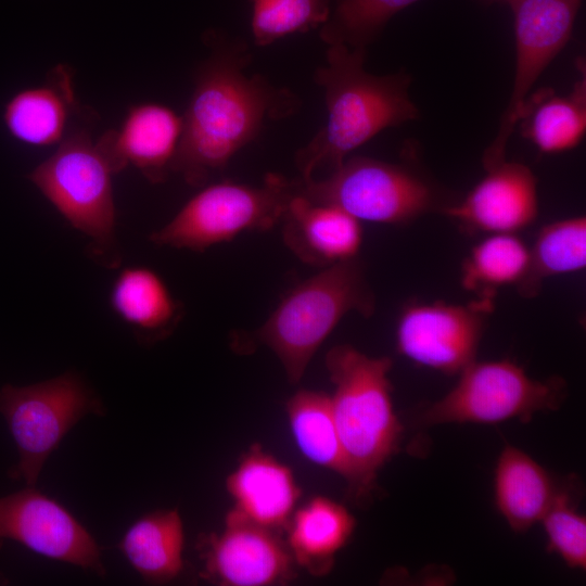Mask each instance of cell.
Returning <instances> with one entry per match:
<instances>
[{"label": "cell", "mask_w": 586, "mask_h": 586, "mask_svg": "<svg viewBox=\"0 0 586 586\" xmlns=\"http://www.w3.org/2000/svg\"><path fill=\"white\" fill-rule=\"evenodd\" d=\"M204 40L209 54L198 68L171 164V173L196 188L225 169L266 122L289 117L301 107L290 89L259 74L245 75L252 53L243 39L208 30Z\"/></svg>", "instance_id": "1"}, {"label": "cell", "mask_w": 586, "mask_h": 586, "mask_svg": "<svg viewBox=\"0 0 586 586\" xmlns=\"http://www.w3.org/2000/svg\"><path fill=\"white\" fill-rule=\"evenodd\" d=\"M366 58L365 49L328 46L326 64L314 75L324 92L327 122L295 153L300 178H313L319 168L333 171L351 152L382 130L420 117L409 93L410 74L405 69L371 74L365 68Z\"/></svg>", "instance_id": "2"}, {"label": "cell", "mask_w": 586, "mask_h": 586, "mask_svg": "<svg viewBox=\"0 0 586 586\" xmlns=\"http://www.w3.org/2000/svg\"><path fill=\"white\" fill-rule=\"evenodd\" d=\"M392 365L390 357H371L348 344L333 346L326 356L332 412L348 467L346 482L358 500L370 495L403 435L392 400Z\"/></svg>", "instance_id": "3"}, {"label": "cell", "mask_w": 586, "mask_h": 586, "mask_svg": "<svg viewBox=\"0 0 586 586\" xmlns=\"http://www.w3.org/2000/svg\"><path fill=\"white\" fill-rule=\"evenodd\" d=\"M110 138V130L93 140L87 128H75L28 179L73 228L86 235L90 257L115 269L122 254L116 238L113 176L120 169Z\"/></svg>", "instance_id": "4"}, {"label": "cell", "mask_w": 586, "mask_h": 586, "mask_svg": "<svg viewBox=\"0 0 586 586\" xmlns=\"http://www.w3.org/2000/svg\"><path fill=\"white\" fill-rule=\"evenodd\" d=\"M375 308L365 267L357 258L321 268L292 288L255 332L278 357L290 383H297L339 322Z\"/></svg>", "instance_id": "5"}, {"label": "cell", "mask_w": 586, "mask_h": 586, "mask_svg": "<svg viewBox=\"0 0 586 586\" xmlns=\"http://www.w3.org/2000/svg\"><path fill=\"white\" fill-rule=\"evenodd\" d=\"M295 179L297 193L337 206L359 221L406 225L453 203L410 164L367 156L346 158L322 179Z\"/></svg>", "instance_id": "6"}, {"label": "cell", "mask_w": 586, "mask_h": 586, "mask_svg": "<svg viewBox=\"0 0 586 586\" xmlns=\"http://www.w3.org/2000/svg\"><path fill=\"white\" fill-rule=\"evenodd\" d=\"M296 192L295 178L273 173L259 186L231 181L204 186L149 239L162 246L204 252L243 232L272 229Z\"/></svg>", "instance_id": "7"}, {"label": "cell", "mask_w": 586, "mask_h": 586, "mask_svg": "<svg viewBox=\"0 0 586 586\" xmlns=\"http://www.w3.org/2000/svg\"><path fill=\"white\" fill-rule=\"evenodd\" d=\"M0 413L15 442L18 461L10 476L36 486L44 462L85 417H103L105 406L75 371L25 386L0 388Z\"/></svg>", "instance_id": "8"}, {"label": "cell", "mask_w": 586, "mask_h": 586, "mask_svg": "<svg viewBox=\"0 0 586 586\" xmlns=\"http://www.w3.org/2000/svg\"><path fill=\"white\" fill-rule=\"evenodd\" d=\"M566 395L562 378H531L509 359L472 361L459 372L458 382L442 398L429 405L419 423L493 424L517 419L528 422L537 412L558 409Z\"/></svg>", "instance_id": "9"}, {"label": "cell", "mask_w": 586, "mask_h": 586, "mask_svg": "<svg viewBox=\"0 0 586 586\" xmlns=\"http://www.w3.org/2000/svg\"><path fill=\"white\" fill-rule=\"evenodd\" d=\"M583 0H511L515 68L511 95L482 162L488 168L506 160L510 136L533 86L566 46Z\"/></svg>", "instance_id": "10"}, {"label": "cell", "mask_w": 586, "mask_h": 586, "mask_svg": "<svg viewBox=\"0 0 586 586\" xmlns=\"http://www.w3.org/2000/svg\"><path fill=\"white\" fill-rule=\"evenodd\" d=\"M5 540L101 578L106 575L93 536L64 506L36 486L0 497V548Z\"/></svg>", "instance_id": "11"}, {"label": "cell", "mask_w": 586, "mask_h": 586, "mask_svg": "<svg viewBox=\"0 0 586 586\" xmlns=\"http://www.w3.org/2000/svg\"><path fill=\"white\" fill-rule=\"evenodd\" d=\"M492 310L477 301L468 305L409 304L397 321V351L417 365L446 374L459 373L475 360Z\"/></svg>", "instance_id": "12"}, {"label": "cell", "mask_w": 586, "mask_h": 586, "mask_svg": "<svg viewBox=\"0 0 586 586\" xmlns=\"http://www.w3.org/2000/svg\"><path fill=\"white\" fill-rule=\"evenodd\" d=\"M199 548L201 576L225 586L283 585L294 577V560L277 531L259 525L234 509L220 533L204 535Z\"/></svg>", "instance_id": "13"}, {"label": "cell", "mask_w": 586, "mask_h": 586, "mask_svg": "<svg viewBox=\"0 0 586 586\" xmlns=\"http://www.w3.org/2000/svg\"><path fill=\"white\" fill-rule=\"evenodd\" d=\"M462 199L442 209L463 229L487 234L517 233L538 215L537 179L530 167L504 160Z\"/></svg>", "instance_id": "14"}, {"label": "cell", "mask_w": 586, "mask_h": 586, "mask_svg": "<svg viewBox=\"0 0 586 586\" xmlns=\"http://www.w3.org/2000/svg\"><path fill=\"white\" fill-rule=\"evenodd\" d=\"M280 222L285 246L303 263L321 268L357 258L364 241L357 218L297 192Z\"/></svg>", "instance_id": "15"}, {"label": "cell", "mask_w": 586, "mask_h": 586, "mask_svg": "<svg viewBox=\"0 0 586 586\" xmlns=\"http://www.w3.org/2000/svg\"><path fill=\"white\" fill-rule=\"evenodd\" d=\"M80 113L72 68L58 64L46 81L16 92L4 105L3 123L17 141L37 148L59 145Z\"/></svg>", "instance_id": "16"}, {"label": "cell", "mask_w": 586, "mask_h": 586, "mask_svg": "<svg viewBox=\"0 0 586 586\" xmlns=\"http://www.w3.org/2000/svg\"><path fill=\"white\" fill-rule=\"evenodd\" d=\"M226 487L235 511L277 532L286 527L301 496L292 470L259 445L242 456Z\"/></svg>", "instance_id": "17"}, {"label": "cell", "mask_w": 586, "mask_h": 586, "mask_svg": "<svg viewBox=\"0 0 586 586\" xmlns=\"http://www.w3.org/2000/svg\"><path fill=\"white\" fill-rule=\"evenodd\" d=\"M182 132V116L163 104L144 102L129 107L113 149L123 169L135 166L152 183L165 181Z\"/></svg>", "instance_id": "18"}, {"label": "cell", "mask_w": 586, "mask_h": 586, "mask_svg": "<svg viewBox=\"0 0 586 586\" xmlns=\"http://www.w3.org/2000/svg\"><path fill=\"white\" fill-rule=\"evenodd\" d=\"M110 302L116 315L144 344L169 336L184 311L163 278L143 266L119 271L111 289Z\"/></svg>", "instance_id": "19"}, {"label": "cell", "mask_w": 586, "mask_h": 586, "mask_svg": "<svg viewBox=\"0 0 586 586\" xmlns=\"http://www.w3.org/2000/svg\"><path fill=\"white\" fill-rule=\"evenodd\" d=\"M558 488L548 471L530 455L505 445L494 471V501L513 532H526L540 522Z\"/></svg>", "instance_id": "20"}, {"label": "cell", "mask_w": 586, "mask_h": 586, "mask_svg": "<svg viewBox=\"0 0 586 586\" xmlns=\"http://www.w3.org/2000/svg\"><path fill=\"white\" fill-rule=\"evenodd\" d=\"M355 526V518L343 505L316 496L294 510L285 527L286 546L294 563L311 575L322 576L331 571Z\"/></svg>", "instance_id": "21"}, {"label": "cell", "mask_w": 586, "mask_h": 586, "mask_svg": "<svg viewBox=\"0 0 586 586\" xmlns=\"http://www.w3.org/2000/svg\"><path fill=\"white\" fill-rule=\"evenodd\" d=\"M519 124L522 137L543 154L562 153L577 146L586 132L585 76L568 95H558L549 88L530 94Z\"/></svg>", "instance_id": "22"}, {"label": "cell", "mask_w": 586, "mask_h": 586, "mask_svg": "<svg viewBox=\"0 0 586 586\" xmlns=\"http://www.w3.org/2000/svg\"><path fill=\"white\" fill-rule=\"evenodd\" d=\"M183 540L178 509L155 510L138 519L117 547L145 582L160 584L181 573Z\"/></svg>", "instance_id": "23"}, {"label": "cell", "mask_w": 586, "mask_h": 586, "mask_svg": "<svg viewBox=\"0 0 586 586\" xmlns=\"http://www.w3.org/2000/svg\"><path fill=\"white\" fill-rule=\"evenodd\" d=\"M530 265V247L515 233L488 234L475 244L462 263L461 285L475 301L494 308L498 290L517 288Z\"/></svg>", "instance_id": "24"}, {"label": "cell", "mask_w": 586, "mask_h": 586, "mask_svg": "<svg viewBox=\"0 0 586 586\" xmlns=\"http://www.w3.org/2000/svg\"><path fill=\"white\" fill-rule=\"evenodd\" d=\"M291 432L311 462L348 480V467L335 425L331 398L324 392L301 390L286 403Z\"/></svg>", "instance_id": "25"}, {"label": "cell", "mask_w": 586, "mask_h": 586, "mask_svg": "<svg viewBox=\"0 0 586 586\" xmlns=\"http://www.w3.org/2000/svg\"><path fill=\"white\" fill-rule=\"evenodd\" d=\"M585 266V216L550 222L540 229L530 249L528 270L518 291L532 297L547 278L577 272Z\"/></svg>", "instance_id": "26"}, {"label": "cell", "mask_w": 586, "mask_h": 586, "mask_svg": "<svg viewBox=\"0 0 586 586\" xmlns=\"http://www.w3.org/2000/svg\"><path fill=\"white\" fill-rule=\"evenodd\" d=\"M419 0H333L327 22L319 28L327 44L365 49L375 41L390 20Z\"/></svg>", "instance_id": "27"}, {"label": "cell", "mask_w": 586, "mask_h": 586, "mask_svg": "<svg viewBox=\"0 0 586 586\" xmlns=\"http://www.w3.org/2000/svg\"><path fill=\"white\" fill-rule=\"evenodd\" d=\"M251 28L256 46L266 47L283 37L320 28L333 0H250Z\"/></svg>", "instance_id": "28"}, {"label": "cell", "mask_w": 586, "mask_h": 586, "mask_svg": "<svg viewBox=\"0 0 586 586\" xmlns=\"http://www.w3.org/2000/svg\"><path fill=\"white\" fill-rule=\"evenodd\" d=\"M547 549L571 569L586 568V519L579 513L571 491L559 487L542 521Z\"/></svg>", "instance_id": "29"}, {"label": "cell", "mask_w": 586, "mask_h": 586, "mask_svg": "<svg viewBox=\"0 0 586 586\" xmlns=\"http://www.w3.org/2000/svg\"><path fill=\"white\" fill-rule=\"evenodd\" d=\"M480 2L484 4H493V3H505L508 4L511 0H479Z\"/></svg>", "instance_id": "30"}]
</instances>
